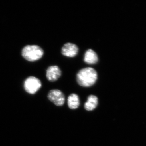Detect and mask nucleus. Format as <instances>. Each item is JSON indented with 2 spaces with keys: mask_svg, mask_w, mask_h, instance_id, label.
Returning <instances> with one entry per match:
<instances>
[{
  "mask_svg": "<svg viewBox=\"0 0 146 146\" xmlns=\"http://www.w3.org/2000/svg\"><path fill=\"white\" fill-rule=\"evenodd\" d=\"M98 79V73L94 68H84L77 74L76 80L80 85L83 87H90L96 83Z\"/></svg>",
  "mask_w": 146,
  "mask_h": 146,
  "instance_id": "f257e3e1",
  "label": "nucleus"
},
{
  "mask_svg": "<svg viewBox=\"0 0 146 146\" xmlns=\"http://www.w3.org/2000/svg\"><path fill=\"white\" fill-rule=\"evenodd\" d=\"M43 49L37 45H27L22 51V55L28 61L33 62L42 58L44 55Z\"/></svg>",
  "mask_w": 146,
  "mask_h": 146,
  "instance_id": "f03ea898",
  "label": "nucleus"
},
{
  "mask_svg": "<svg viewBox=\"0 0 146 146\" xmlns=\"http://www.w3.org/2000/svg\"><path fill=\"white\" fill-rule=\"evenodd\" d=\"M40 80L34 76L29 77L25 80L24 87L27 93L30 94H36L42 87Z\"/></svg>",
  "mask_w": 146,
  "mask_h": 146,
  "instance_id": "7ed1b4c3",
  "label": "nucleus"
},
{
  "mask_svg": "<svg viewBox=\"0 0 146 146\" xmlns=\"http://www.w3.org/2000/svg\"><path fill=\"white\" fill-rule=\"evenodd\" d=\"M49 100L57 106L64 104L65 97L62 91L58 89H53L49 91L48 95Z\"/></svg>",
  "mask_w": 146,
  "mask_h": 146,
  "instance_id": "20e7f679",
  "label": "nucleus"
},
{
  "mask_svg": "<svg viewBox=\"0 0 146 146\" xmlns=\"http://www.w3.org/2000/svg\"><path fill=\"white\" fill-rule=\"evenodd\" d=\"M78 47L72 43H66L64 45L61 49L62 54L67 57H75L78 54Z\"/></svg>",
  "mask_w": 146,
  "mask_h": 146,
  "instance_id": "39448f33",
  "label": "nucleus"
},
{
  "mask_svg": "<svg viewBox=\"0 0 146 146\" xmlns=\"http://www.w3.org/2000/svg\"><path fill=\"white\" fill-rule=\"evenodd\" d=\"M61 75V71L56 65L49 67L46 71V77L49 81L54 82L57 80Z\"/></svg>",
  "mask_w": 146,
  "mask_h": 146,
  "instance_id": "423d86ee",
  "label": "nucleus"
},
{
  "mask_svg": "<svg viewBox=\"0 0 146 146\" xmlns=\"http://www.w3.org/2000/svg\"><path fill=\"white\" fill-rule=\"evenodd\" d=\"M84 60L87 64L93 65L98 63V57L96 53L93 50L89 49L85 53Z\"/></svg>",
  "mask_w": 146,
  "mask_h": 146,
  "instance_id": "0eeeda50",
  "label": "nucleus"
},
{
  "mask_svg": "<svg viewBox=\"0 0 146 146\" xmlns=\"http://www.w3.org/2000/svg\"><path fill=\"white\" fill-rule=\"evenodd\" d=\"M98 98L94 95H90L88 97L87 101L84 104V108L87 111H92L97 107L98 104Z\"/></svg>",
  "mask_w": 146,
  "mask_h": 146,
  "instance_id": "6e6552de",
  "label": "nucleus"
},
{
  "mask_svg": "<svg viewBox=\"0 0 146 146\" xmlns=\"http://www.w3.org/2000/svg\"><path fill=\"white\" fill-rule=\"evenodd\" d=\"M68 106L71 109H76L80 105V100L77 94H71L68 98Z\"/></svg>",
  "mask_w": 146,
  "mask_h": 146,
  "instance_id": "1a4fd4ad",
  "label": "nucleus"
}]
</instances>
